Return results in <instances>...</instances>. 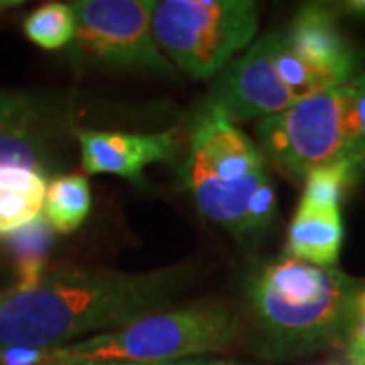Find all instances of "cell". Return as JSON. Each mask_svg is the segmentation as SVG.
Wrapping results in <instances>:
<instances>
[{
  "mask_svg": "<svg viewBox=\"0 0 365 365\" xmlns=\"http://www.w3.org/2000/svg\"><path fill=\"white\" fill-rule=\"evenodd\" d=\"M189 266L157 272L61 268L0 302V347H63L73 337L114 331L160 313L187 287Z\"/></svg>",
  "mask_w": 365,
  "mask_h": 365,
  "instance_id": "1",
  "label": "cell"
},
{
  "mask_svg": "<svg viewBox=\"0 0 365 365\" xmlns=\"http://www.w3.org/2000/svg\"><path fill=\"white\" fill-rule=\"evenodd\" d=\"M361 282L337 268L294 258L262 266L248 284L256 353L266 359H292L345 345Z\"/></svg>",
  "mask_w": 365,
  "mask_h": 365,
  "instance_id": "2",
  "label": "cell"
},
{
  "mask_svg": "<svg viewBox=\"0 0 365 365\" xmlns=\"http://www.w3.org/2000/svg\"><path fill=\"white\" fill-rule=\"evenodd\" d=\"M182 177L205 220L235 235L250 234L252 199L270 177L258 146L213 102L191 128Z\"/></svg>",
  "mask_w": 365,
  "mask_h": 365,
  "instance_id": "3",
  "label": "cell"
},
{
  "mask_svg": "<svg viewBox=\"0 0 365 365\" xmlns=\"http://www.w3.org/2000/svg\"><path fill=\"white\" fill-rule=\"evenodd\" d=\"M242 331L240 317L220 300L143 317L130 325L63 345L67 361L170 364L230 347Z\"/></svg>",
  "mask_w": 365,
  "mask_h": 365,
  "instance_id": "4",
  "label": "cell"
},
{
  "mask_svg": "<svg viewBox=\"0 0 365 365\" xmlns=\"http://www.w3.org/2000/svg\"><path fill=\"white\" fill-rule=\"evenodd\" d=\"M258 31V6L250 0H163L153 14L160 51L193 79L227 67Z\"/></svg>",
  "mask_w": 365,
  "mask_h": 365,
  "instance_id": "5",
  "label": "cell"
},
{
  "mask_svg": "<svg viewBox=\"0 0 365 365\" xmlns=\"http://www.w3.org/2000/svg\"><path fill=\"white\" fill-rule=\"evenodd\" d=\"M268 158L292 179L331 163H347V128L341 86L264 118L256 126Z\"/></svg>",
  "mask_w": 365,
  "mask_h": 365,
  "instance_id": "6",
  "label": "cell"
},
{
  "mask_svg": "<svg viewBox=\"0 0 365 365\" xmlns=\"http://www.w3.org/2000/svg\"><path fill=\"white\" fill-rule=\"evenodd\" d=\"M71 9L78 21L73 57L96 66L150 69L163 76L175 73L153 33L157 2L79 0Z\"/></svg>",
  "mask_w": 365,
  "mask_h": 365,
  "instance_id": "7",
  "label": "cell"
},
{
  "mask_svg": "<svg viewBox=\"0 0 365 365\" xmlns=\"http://www.w3.org/2000/svg\"><path fill=\"white\" fill-rule=\"evenodd\" d=\"M276 33L256 41L242 57L225 67L213 88L211 102L220 106L227 118L252 120L284 112L297 104L274 66Z\"/></svg>",
  "mask_w": 365,
  "mask_h": 365,
  "instance_id": "8",
  "label": "cell"
},
{
  "mask_svg": "<svg viewBox=\"0 0 365 365\" xmlns=\"http://www.w3.org/2000/svg\"><path fill=\"white\" fill-rule=\"evenodd\" d=\"M81 167L90 175H116L132 182L144 181V169L167 163L177 153L175 132L130 134V132L76 130Z\"/></svg>",
  "mask_w": 365,
  "mask_h": 365,
  "instance_id": "9",
  "label": "cell"
},
{
  "mask_svg": "<svg viewBox=\"0 0 365 365\" xmlns=\"http://www.w3.org/2000/svg\"><path fill=\"white\" fill-rule=\"evenodd\" d=\"M280 35L311 66L337 76L341 81L353 78L359 59L351 43L343 37L333 11L319 4L304 6Z\"/></svg>",
  "mask_w": 365,
  "mask_h": 365,
  "instance_id": "10",
  "label": "cell"
},
{
  "mask_svg": "<svg viewBox=\"0 0 365 365\" xmlns=\"http://www.w3.org/2000/svg\"><path fill=\"white\" fill-rule=\"evenodd\" d=\"M343 222L337 209L299 205L288 227V258L321 268H333L341 254Z\"/></svg>",
  "mask_w": 365,
  "mask_h": 365,
  "instance_id": "11",
  "label": "cell"
},
{
  "mask_svg": "<svg viewBox=\"0 0 365 365\" xmlns=\"http://www.w3.org/2000/svg\"><path fill=\"white\" fill-rule=\"evenodd\" d=\"M45 173L29 169H0V237L23 230L43 213L47 195Z\"/></svg>",
  "mask_w": 365,
  "mask_h": 365,
  "instance_id": "12",
  "label": "cell"
},
{
  "mask_svg": "<svg viewBox=\"0 0 365 365\" xmlns=\"http://www.w3.org/2000/svg\"><path fill=\"white\" fill-rule=\"evenodd\" d=\"M55 232L47 220L41 215L35 222L25 225L23 230L4 237V248L13 258L14 268L19 274V282L13 290H31L39 284L45 276V268L51 256Z\"/></svg>",
  "mask_w": 365,
  "mask_h": 365,
  "instance_id": "13",
  "label": "cell"
},
{
  "mask_svg": "<svg viewBox=\"0 0 365 365\" xmlns=\"http://www.w3.org/2000/svg\"><path fill=\"white\" fill-rule=\"evenodd\" d=\"M91 209V189L83 175H59L47 185L45 220L55 234H71L88 220Z\"/></svg>",
  "mask_w": 365,
  "mask_h": 365,
  "instance_id": "14",
  "label": "cell"
},
{
  "mask_svg": "<svg viewBox=\"0 0 365 365\" xmlns=\"http://www.w3.org/2000/svg\"><path fill=\"white\" fill-rule=\"evenodd\" d=\"M274 66H276V71H278L280 79L284 81L288 91L297 98V102L307 100L319 91L331 90V88H337V86L345 83L337 76L311 66L309 61L299 57L284 43L280 33H276V43H274Z\"/></svg>",
  "mask_w": 365,
  "mask_h": 365,
  "instance_id": "15",
  "label": "cell"
},
{
  "mask_svg": "<svg viewBox=\"0 0 365 365\" xmlns=\"http://www.w3.org/2000/svg\"><path fill=\"white\" fill-rule=\"evenodd\" d=\"M76 13L66 2H47L26 14L23 33L41 49H61L76 39Z\"/></svg>",
  "mask_w": 365,
  "mask_h": 365,
  "instance_id": "16",
  "label": "cell"
},
{
  "mask_svg": "<svg viewBox=\"0 0 365 365\" xmlns=\"http://www.w3.org/2000/svg\"><path fill=\"white\" fill-rule=\"evenodd\" d=\"M51 158V138L41 126L0 130V169L43 173Z\"/></svg>",
  "mask_w": 365,
  "mask_h": 365,
  "instance_id": "17",
  "label": "cell"
},
{
  "mask_svg": "<svg viewBox=\"0 0 365 365\" xmlns=\"http://www.w3.org/2000/svg\"><path fill=\"white\" fill-rule=\"evenodd\" d=\"M359 179L361 175L345 160L319 167L304 177V191L300 197V205L339 211L345 195Z\"/></svg>",
  "mask_w": 365,
  "mask_h": 365,
  "instance_id": "18",
  "label": "cell"
},
{
  "mask_svg": "<svg viewBox=\"0 0 365 365\" xmlns=\"http://www.w3.org/2000/svg\"><path fill=\"white\" fill-rule=\"evenodd\" d=\"M57 112V104L39 91L0 88V130L41 126Z\"/></svg>",
  "mask_w": 365,
  "mask_h": 365,
  "instance_id": "19",
  "label": "cell"
},
{
  "mask_svg": "<svg viewBox=\"0 0 365 365\" xmlns=\"http://www.w3.org/2000/svg\"><path fill=\"white\" fill-rule=\"evenodd\" d=\"M343 90V114L347 128V163L365 177V71L353 76L341 86Z\"/></svg>",
  "mask_w": 365,
  "mask_h": 365,
  "instance_id": "20",
  "label": "cell"
},
{
  "mask_svg": "<svg viewBox=\"0 0 365 365\" xmlns=\"http://www.w3.org/2000/svg\"><path fill=\"white\" fill-rule=\"evenodd\" d=\"M345 355L349 365H365V282L355 292L351 321L345 341Z\"/></svg>",
  "mask_w": 365,
  "mask_h": 365,
  "instance_id": "21",
  "label": "cell"
},
{
  "mask_svg": "<svg viewBox=\"0 0 365 365\" xmlns=\"http://www.w3.org/2000/svg\"><path fill=\"white\" fill-rule=\"evenodd\" d=\"M59 347H0V365H55Z\"/></svg>",
  "mask_w": 365,
  "mask_h": 365,
  "instance_id": "22",
  "label": "cell"
},
{
  "mask_svg": "<svg viewBox=\"0 0 365 365\" xmlns=\"http://www.w3.org/2000/svg\"><path fill=\"white\" fill-rule=\"evenodd\" d=\"M199 359H182V361H170V364H126V361H67L61 355L59 347V361L55 365H199Z\"/></svg>",
  "mask_w": 365,
  "mask_h": 365,
  "instance_id": "23",
  "label": "cell"
},
{
  "mask_svg": "<svg viewBox=\"0 0 365 365\" xmlns=\"http://www.w3.org/2000/svg\"><path fill=\"white\" fill-rule=\"evenodd\" d=\"M347 11H351V13H365V0L349 2V4H347Z\"/></svg>",
  "mask_w": 365,
  "mask_h": 365,
  "instance_id": "24",
  "label": "cell"
},
{
  "mask_svg": "<svg viewBox=\"0 0 365 365\" xmlns=\"http://www.w3.org/2000/svg\"><path fill=\"white\" fill-rule=\"evenodd\" d=\"M199 365H237V364H230V361H209V364H203V361H201Z\"/></svg>",
  "mask_w": 365,
  "mask_h": 365,
  "instance_id": "25",
  "label": "cell"
},
{
  "mask_svg": "<svg viewBox=\"0 0 365 365\" xmlns=\"http://www.w3.org/2000/svg\"><path fill=\"white\" fill-rule=\"evenodd\" d=\"M6 294H9V290H4V292H0V302L4 300V297H6Z\"/></svg>",
  "mask_w": 365,
  "mask_h": 365,
  "instance_id": "26",
  "label": "cell"
}]
</instances>
